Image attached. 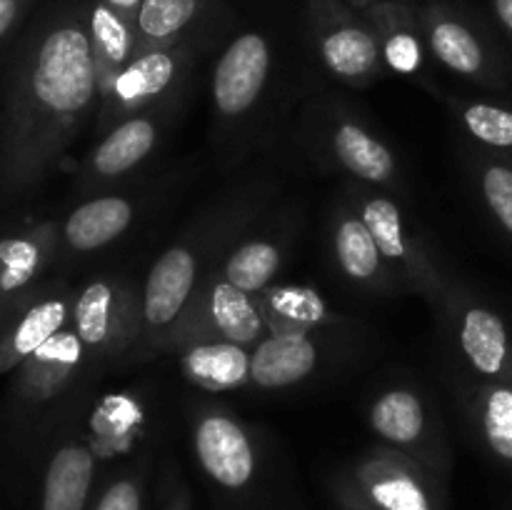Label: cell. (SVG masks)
<instances>
[{
	"instance_id": "484cf974",
	"label": "cell",
	"mask_w": 512,
	"mask_h": 510,
	"mask_svg": "<svg viewBox=\"0 0 512 510\" xmlns=\"http://www.w3.org/2000/svg\"><path fill=\"white\" fill-rule=\"evenodd\" d=\"M268 335L313 333V330H360L355 320L330 308L323 293L305 285H270L258 295Z\"/></svg>"
},
{
	"instance_id": "ffe728a7",
	"label": "cell",
	"mask_w": 512,
	"mask_h": 510,
	"mask_svg": "<svg viewBox=\"0 0 512 510\" xmlns=\"http://www.w3.org/2000/svg\"><path fill=\"white\" fill-rule=\"evenodd\" d=\"M328 248L338 273L353 288L378 295V298H395L405 293L400 278L380 255L368 225L343 195L330 208Z\"/></svg>"
},
{
	"instance_id": "5bb4252c",
	"label": "cell",
	"mask_w": 512,
	"mask_h": 510,
	"mask_svg": "<svg viewBox=\"0 0 512 510\" xmlns=\"http://www.w3.org/2000/svg\"><path fill=\"white\" fill-rule=\"evenodd\" d=\"M95 375L98 373L88 365L78 333L68 323L15 370L10 405L18 428H43L40 423L45 415H58V408Z\"/></svg>"
},
{
	"instance_id": "8d00e7d4",
	"label": "cell",
	"mask_w": 512,
	"mask_h": 510,
	"mask_svg": "<svg viewBox=\"0 0 512 510\" xmlns=\"http://www.w3.org/2000/svg\"><path fill=\"white\" fill-rule=\"evenodd\" d=\"M103 3H108L110 8L118 10V13L125 15V18L138 20V10L140 5H143V0H103Z\"/></svg>"
},
{
	"instance_id": "52a82bcc",
	"label": "cell",
	"mask_w": 512,
	"mask_h": 510,
	"mask_svg": "<svg viewBox=\"0 0 512 510\" xmlns=\"http://www.w3.org/2000/svg\"><path fill=\"white\" fill-rule=\"evenodd\" d=\"M435 315L460 385L512 383V330L500 310L463 280H455Z\"/></svg>"
},
{
	"instance_id": "4316f807",
	"label": "cell",
	"mask_w": 512,
	"mask_h": 510,
	"mask_svg": "<svg viewBox=\"0 0 512 510\" xmlns=\"http://www.w3.org/2000/svg\"><path fill=\"white\" fill-rule=\"evenodd\" d=\"M460 403L485 453L512 475V383L460 385Z\"/></svg>"
},
{
	"instance_id": "44dd1931",
	"label": "cell",
	"mask_w": 512,
	"mask_h": 510,
	"mask_svg": "<svg viewBox=\"0 0 512 510\" xmlns=\"http://www.w3.org/2000/svg\"><path fill=\"white\" fill-rule=\"evenodd\" d=\"M75 288L65 278H48L0 323V375L43 348L70 323Z\"/></svg>"
},
{
	"instance_id": "1f68e13d",
	"label": "cell",
	"mask_w": 512,
	"mask_h": 510,
	"mask_svg": "<svg viewBox=\"0 0 512 510\" xmlns=\"http://www.w3.org/2000/svg\"><path fill=\"white\" fill-rule=\"evenodd\" d=\"M150 455H140L130 463L120 465L100 490H95L90 510H145V490H148Z\"/></svg>"
},
{
	"instance_id": "836d02e7",
	"label": "cell",
	"mask_w": 512,
	"mask_h": 510,
	"mask_svg": "<svg viewBox=\"0 0 512 510\" xmlns=\"http://www.w3.org/2000/svg\"><path fill=\"white\" fill-rule=\"evenodd\" d=\"M35 5L38 0H0V50L23 33Z\"/></svg>"
},
{
	"instance_id": "e0dca14e",
	"label": "cell",
	"mask_w": 512,
	"mask_h": 510,
	"mask_svg": "<svg viewBox=\"0 0 512 510\" xmlns=\"http://www.w3.org/2000/svg\"><path fill=\"white\" fill-rule=\"evenodd\" d=\"M300 228H303L300 205L285 203L280 208L270 205L235 238L213 278L223 280L238 293L258 298L265 288L275 283L283 265L293 255Z\"/></svg>"
},
{
	"instance_id": "f1b7e54d",
	"label": "cell",
	"mask_w": 512,
	"mask_h": 510,
	"mask_svg": "<svg viewBox=\"0 0 512 510\" xmlns=\"http://www.w3.org/2000/svg\"><path fill=\"white\" fill-rule=\"evenodd\" d=\"M463 133L465 145L512 163V105L485 98H460L440 93Z\"/></svg>"
},
{
	"instance_id": "f546056e",
	"label": "cell",
	"mask_w": 512,
	"mask_h": 510,
	"mask_svg": "<svg viewBox=\"0 0 512 510\" xmlns=\"http://www.w3.org/2000/svg\"><path fill=\"white\" fill-rule=\"evenodd\" d=\"M90 45L98 68L100 93L123 73L130 60L140 53V38L135 20L125 18L103 0H90Z\"/></svg>"
},
{
	"instance_id": "e575fe53",
	"label": "cell",
	"mask_w": 512,
	"mask_h": 510,
	"mask_svg": "<svg viewBox=\"0 0 512 510\" xmlns=\"http://www.w3.org/2000/svg\"><path fill=\"white\" fill-rule=\"evenodd\" d=\"M328 490H330V498H333L335 508L338 510H383V508H378V505L368 503L363 495L355 493V490L350 488L345 480H340L338 475H330Z\"/></svg>"
},
{
	"instance_id": "d6a6232c",
	"label": "cell",
	"mask_w": 512,
	"mask_h": 510,
	"mask_svg": "<svg viewBox=\"0 0 512 510\" xmlns=\"http://www.w3.org/2000/svg\"><path fill=\"white\" fill-rule=\"evenodd\" d=\"M160 510H193V498L185 485L180 468L173 460H165L160 470Z\"/></svg>"
},
{
	"instance_id": "603a6c76",
	"label": "cell",
	"mask_w": 512,
	"mask_h": 510,
	"mask_svg": "<svg viewBox=\"0 0 512 510\" xmlns=\"http://www.w3.org/2000/svg\"><path fill=\"white\" fill-rule=\"evenodd\" d=\"M58 263V220L43 218L0 235V323L45 283Z\"/></svg>"
},
{
	"instance_id": "3957f363",
	"label": "cell",
	"mask_w": 512,
	"mask_h": 510,
	"mask_svg": "<svg viewBox=\"0 0 512 510\" xmlns=\"http://www.w3.org/2000/svg\"><path fill=\"white\" fill-rule=\"evenodd\" d=\"M190 445L220 510H303L278 478V463L263 435L215 400L188 413Z\"/></svg>"
},
{
	"instance_id": "7c38bea8",
	"label": "cell",
	"mask_w": 512,
	"mask_h": 510,
	"mask_svg": "<svg viewBox=\"0 0 512 510\" xmlns=\"http://www.w3.org/2000/svg\"><path fill=\"white\" fill-rule=\"evenodd\" d=\"M305 38L335 83L360 90L388 75L373 25L348 0H305Z\"/></svg>"
},
{
	"instance_id": "74e56055",
	"label": "cell",
	"mask_w": 512,
	"mask_h": 510,
	"mask_svg": "<svg viewBox=\"0 0 512 510\" xmlns=\"http://www.w3.org/2000/svg\"><path fill=\"white\" fill-rule=\"evenodd\" d=\"M348 3L353 5L355 10H360V13H365V10L373 8V5H378V3H383V0H348Z\"/></svg>"
},
{
	"instance_id": "7402d4cb",
	"label": "cell",
	"mask_w": 512,
	"mask_h": 510,
	"mask_svg": "<svg viewBox=\"0 0 512 510\" xmlns=\"http://www.w3.org/2000/svg\"><path fill=\"white\" fill-rule=\"evenodd\" d=\"M98 460L93 440L80 433L73 418L63 420L43 465L38 510H90L98 490Z\"/></svg>"
},
{
	"instance_id": "4fadbf2b",
	"label": "cell",
	"mask_w": 512,
	"mask_h": 510,
	"mask_svg": "<svg viewBox=\"0 0 512 510\" xmlns=\"http://www.w3.org/2000/svg\"><path fill=\"white\" fill-rule=\"evenodd\" d=\"M165 190L168 183L143 175L120 188L80 198L58 220V263H78L128 238L148 218Z\"/></svg>"
},
{
	"instance_id": "5b68a950",
	"label": "cell",
	"mask_w": 512,
	"mask_h": 510,
	"mask_svg": "<svg viewBox=\"0 0 512 510\" xmlns=\"http://www.w3.org/2000/svg\"><path fill=\"white\" fill-rule=\"evenodd\" d=\"M298 140L323 170L395 195H403L408 188L398 150L365 118V113L338 95H315L305 105Z\"/></svg>"
},
{
	"instance_id": "7a4b0ae2",
	"label": "cell",
	"mask_w": 512,
	"mask_h": 510,
	"mask_svg": "<svg viewBox=\"0 0 512 510\" xmlns=\"http://www.w3.org/2000/svg\"><path fill=\"white\" fill-rule=\"evenodd\" d=\"M275 183L250 178L208 200L150 263L140 283V338L128 363L163 355L185 310L205 288L240 233L273 205Z\"/></svg>"
},
{
	"instance_id": "ba28073f",
	"label": "cell",
	"mask_w": 512,
	"mask_h": 510,
	"mask_svg": "<svg viewBox=\"0 0 512 510\" xmlns=\"http://www.w3.org/2000/svg\"><path fill=\"white\" fill-rule=\"evenodd\" d=\"M185 100L188 98L163 100L98 135L75 173L78 198L105 193L143 178L148 165L163 150L178 115L183 113Z\"/></svg>"
},
{
	"instance_id": "ac0fdd59",
	"label": "cell",
	"mask_w": 512,
	"mask_h": 510,
	"mask_svg": "<svg viewBox=\"0 0 512 510\" xmlns=\"http://www.w3.org/2000/svg\"><path fill=\"white\" fill-rule=\"evenodd\" d=\"M335 475L383 510H445L448 505V485L383 443L360 453Z\"/></svg>"
},
{
	"instance_id": "2e32d148",
	"label": "cell",
	"mask_w": 512,
	"mask_h": 510,
	"mask_svg": "<svg viewBox=\"0 0 512 510\" xmlns=\"http://www.w3.org/2000/svg\"><path fill=\"white\" fill-rule=\"evenodd\" d=\"M358 330L265 335L253 348L250 385L260 390H290L338 368L360 350Z\"/></svg>"
},
{
	"instance_id": "4dcf8cb0",
	"label": "cell",
	"mask_w": 512,
	"mask_h": 510,
	"mask_svg": "<svg viewBox=\"0 0 512 510\" xmlns=\"http://www.w3.org/2000/svg\"><path fill=\"white\" fill-rule=\"evenodd\" d=\"M465 168L493 228L512 245V163L465 145Z\"/></svg>"
},
{
	"instance_id": "d590c367",
	"label": "cell",
	"mask_w": 512,
	"mask_h": 510,
	"mask_svg": "<svg viewBox=\"0 0 512 510\" xmlns=\"http://www.w3.org/2000/svg\"><path fill=\"white\" fill-rule=\"evenodd\" d=\"M490 10H493L498 28L512 45V0H490Z\"/></svg>"
},
{
	"instance_id": "9c48e42d",
	"label": "cell",
	"mask_w": 512,
	"mask_h": 510,
	"mask_svg": "<svg viewBox=\"0 0 512 510\" xmlns=\"http://www.w3.org/2000/svg\"><path fill=\"white\" fill-rule=\"evenodd\" d=\"M420 23L430 58L448 73L488 90H505L512 80L510 60L498 35L480 15L458 0L420 3Z\"/></svg>"
},
{
	"instance_id": "6da1fadb",
	"label": "cell",
	"mask_w": 512,
	"mask_h": 510,
	"mask_svg": "<svg viewBox=\"0 0 512 510\" xmlns=\"http://www.w3.org/2000/svg\"><path fill=\"white\" fill-rule=\"evenodd\" d=\"M90 0H50L0 70V208L33 198L93 128L100 103Z\"/></svg>"
},
{
	"instance_id": "30bf717a",
	"label": "cell",
	"mask_w": 512,
	"mask_h": 510,
	"mask_svg": "<svg viewBox=\"0 0 512 510\" xmlns=\"http://www.w3.org/2000/svg\"><path fill=\"white\" fill-rule=\"evenodd\" d=\"M70 325L83 343L88 365L100 375L125 365L140 338V283L125 273H103L75 288Z\"/></svg>"
},
{
	"instance_id": "f35d334b",
	"label": "cell",
	"mask_w": 512,
	"mask_h": 510,
	"mask_svg": "<svg viewBox=\"0 0 512 510\" xmlns=\"http://www.w3.org/2000/svg\"><path fill=\"white\" fill-rule=\"evenodd\" d=\"M335 510H338V508H335Z\"/></svg>"
},
{
	"instance_id": "9a60e30c",
	"label": "cell",
	"mask_w": 512,
	"mask_h": 510,
	"mask_svg": "<svg viewBox=\"0 0 512 510\" xmlns=\"http://www.w3.org/2000/svg\"><path fill=\"white\" fill-rule=\"evenodd\" d=\"M368 425L380 443L413 458L440 483L448 485L453 473V450L443 420L423 390L395 383L375 393L368 405Z\"/></svg>"
},
{
	"instance_id": "83f0119b",
	"label": "cell",
	"mask_w": 512,
	"mask_h": 510,
	"mask_svg": "<svg viewBox=\"0 0 512 510\" xmlns=\"http://www.w3.org/2000/svg\"><path fill=\"white\" fill-rule=\"evenodd\" d=\"M180 370L195 388L205 393H230L250 385L253 348L225 340L190 343L175 350Z\"/></svg>"
},
{
	"instance_id": "8992f818",
	"label": "cell",
	"mask_w": 512,
	"mask_h": 510,
	"mask_svg": "<svg viewBox=\"0 0 512 510\" xmlns=\"http://www.w3.org/2000/svg\"><path fill=\"white\" fill-rule=\"evenodd\" d=\"M340 195L358 210L363 223L368 225L380 255L400 278L405 293L420 295L428 300L430 308L438 310L458 278L445 268L428 240L410 223L398 195L348 178Z\"/></svg>"
},
{
	"instance_id": "cb8c5ba5",
	"label": "cell",
	"mask_w": 512,
	"mask_h": 510,
	"mask_svg": "<svg viewBox=\"0 0 512 510\" xmlns=\"http://www.w3.org/2000/svg\"><path fill=\"white\" fill-rule=\"evenodd\" d=\"M135 25L140 50L190 40L218 48L228 38L230 18L223 0H143Z\"/></svg>"
},
{
	"instance_id": "8fae6325",
	"label": "cell",
	"mask_w": 512,
	"mask_h": 510,
	"mask_svg": "<svg viewBox=\"0 0 512 510\" xmlns=\"http://www.w3.org/2000/svg\"><path fill=\"white\" fill-rule=\"evenodd\" d=\"M215 45L190 43L145 48L130 60L128 68L100 93L93 133H108L113 125L145 108L173 98H188L198 60Z\"/></svg>"
},
{
	"instance_id": "d4e9b609",
	"label": "cell",
	"mask_w": 512,
	"mask_h": 510,
	"mask_svg": "<svg viewBox=\"0 0 512 510\" xmlns=\"http://www.w3.org/2000/svg\"><path fill=\"white\" fill-rule=\"evenodd\" d=\"M363 15L370 20L375 35H378L385 70L425 85L438 95V88L428 73L430 50L423 33V23H420L418 0H383V3L365 10Z\"/></svg>"
},
{
	"instance_id": "277c9868",
	"label": "cell",
	"mask_w": 512,
	"mask_h": 510,
	"mask_svg": "<svg viewBox=\"0 0 512 510\" xmlns=\"http://www.w3.org/2000/svg\"><path fill=\"white\" fill-rule=\"evenodd\" d=\"M280 45L260 25H248L220 45L210 73V115L213 140L240 160L245 150L263 138L283 95V58Z\"/></svg>"
},
{
	"instance_id": "d6986e66",
	"label": "cell",
	"mask_w": 512,
	"mask_h": 510,
	"mask_svg": "<svg viewBox=\"0 0 512 510\" xmlns=\"http://www.w3.org/2000/svg\"><path fill=\"white\" fill-rule=\"evenodd\" d=\"M265 335L268 328L260 315L258 298L238 293L223 280L210 278L170 333L163 355H173L183 345L205 340H225L255 348Z\"/></svg>"
}]
</instances>
